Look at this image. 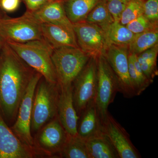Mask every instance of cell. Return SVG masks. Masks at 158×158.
<instances>
[{"mask_svg":"<svg viewBox=\"0 0 158 158\" xmlns=\"http://www.w3.org/2000/svg\"><path fill=\"white\" fill-rule=\"evenodd\" d=\"M143 15L150 22L158 24V0L144 1Z\"/></svg>","mask_w":158,"mask_h":158,"instance_id":"27","label":"cell"},{"mask_svg":"<svg viewBox=\"0 0 158 158\" xmlns=\"http://www.w3.org/2000/svg\"><path fill=\"white\" fill-rule=\"evenodd\" d=\"M27 11H34L38 10L51 0H23Z\"/></svg>","mask_w":158,"mask_h":158,"instance_id":"30","label":"cell"},{"mask_svg":"<svg viewBox=\"0 0 158 158\" xmlns=\"http://www.w3.org/2000/svg\"><path fill=\"white\" fill-rule=\"evenodd\" d=\"M158 28L135 34L128 46L130 54L138 55L158 44Z\"/></svg>","mask_w":158,"mask_h":158,"instance_id":"21","label":"cell"},{"mask_svg":"<svg viewBox=\"0 0 158 158\" xmlns=\"http://www.w3.org/2000/svg\"><path fill=\"white\" fill-rule=\"evenodd\" d=\"M0 40L4 42H45L39 23L27 12L19 17L0 19Z\"/></svg>","mask_w":158,"mask_h":158,"instance_id":"5","label":"cell"},{"mask_svg":"<svg viewBox=\"0 0 158 158\" xmlns=\"http://www.w3.org/2000/svg\"><path fill=\"white\" fill-rule=\"evenodd\" d=\"M60 88L43 77L35 89L31 116V133H36L49 122L58 116Z\"/></svg>","mask_w":158,"mask_h":158,"instance_id":"2","label":"cell"},{"mask_svg":"<svg viewBox=\"0 0 158 158\" xmlns=\"http://www.w3.org/2000/svg\"><path fill=\"white\" fill-rule=\"evenodd\" d=\"M90 158H119L106 133L86 140Z\"/></svg>","mask_w":158,"mask_h":158,"instance_id":"18","label":"cell"},{"mask_svg":"<svg viewBox=\"0 0 158 158\" xmlns=\"http://www.w3.org/2000/svg\"><path fill=\"white\" fill-rule=\"evenodd\" d=\"M73 25L79 48L90 57L104 55L107 46L104 31L100 26L85 21Z\"/></svg>","mask_w":158,"mask_h":158,"instance_id":"10","label":"cell"},{"mask_svg":"<svg viewBox=\"0 0 158 158\" xmlns=\"http://www.w3.org/2000/svg\"><path fill=\"white\" fill-rule=\"evenodd\" d=\"M77 133L79 137L87 140L105 134V125L98 113L95 101L88 105L79 116Z\"/></svg>","mask_w":158,"mask_h":158,"instance_id":"16","label":"cell"},{"mask_svg":"<svg viewBox=\"0 0 158 158\" xmlns=\"http://www.w3.org/2000/svg\"><path fill=\"white\" fill-rule=\"evenodd\" d=\"M42 77L41 74L35 72L21 102L15 121L10 127L15 135L23 144L37 152L31 131V116L34 92L37 84Z\"/></svg>","mask_w":158,"mask_h":158,"instance_id":"9","label":"cell"},{"mask_svg":"<svg viewBox=\"0 0 158 158\" xmlns=\"http://www.w3.org/2000/svg\"><path fill=\"white\" fill-rule=\"evenodd\" d=\"M128 48L111 45L106 48L104 56L116 75L119 91L127 98L135 96L129 74Z\"/></svg>","mask_w":158,"mask_h":158,"instance_id":"11","label":"cell"},{"mask_svg":"<svg viewBox=\"0 0 158 158\" xmlns=\"http://www.w3.org/2000/svg\"><path fill=\"white\" fill-rule=\"evenodd\" d=\"M137 59L144 75L152 83L153 79L156 75V61L145 60L138 55Z\"/></svg>","mask_w":158,"mask_h":158,"instance_id":"28","label":"cell"},{"mask_svg":"<svg viewBox=\"0 0 158 158\" xmlns=\"http://www.w3.org/2000/svg\"><path fill=\"white\" fill-rule=\"evenodd\" d=\"M59 158H90L86 141L78 135H69Z\"/></svg>","mask_w":158,"mask_h":158,"instance_id":"22","label":"cell"},{"mask_svg":"<svg viewBox=\"0 0 158 158\" xmlns=\"http://www.w3.org/2000/svg\"><path fill=\"white\" fill-rule=\"evenodd\" d=\"M60 88L58 118L69 135H77L79 116L73 105L72 86L70 85Z\"/></svg>","mask_w":158,"mask_h":158,"instance_id":"14","label":"cell"},{"mask_svg":"<svg viewBox=\"0 0 158 158\" xmlns=\"http://www.w3.org/2000/svg\"><path fill=\"white\" fill-rule=\"evenodd\" d=\"M158 53V44L151 48L146 50L138 56L143 59L150 61H156Z\"/></svg>","mask_w":158,"mask_h":158,"instance_id":"31","label":"cell"},{"mask_svg":"<svg viewBox=\"0 0 158 158\" xmlns=\"http://www.w3.org/2000/svg\"><path fill=\"white\" fill-rule=\"evenodd\" d=\"M35 72L4 43L0 50V114L8 125L14 124Z\"/></svg>","mask_w":158,"mask_h":158,"instance_id":"1","label":"cell"},{"mask_svg":"<svg viewBox=\"0 0 158 158\" xmlns=\"http://www.w3.org/2000/svg\"><path fill=\"white\" fill-rule=\"evenodd\" d=\"M6 43L28 65L41 74L47 81L58 84L51 57L53 49L46 43L38 40L26 43Z\"/></svg>","mask_w":158,"mask_h":158,"instance_id":"3","label":"cell"},{"mask_svg":"<svg viewBox=\"0 0 158 158\" xmlns=\"http://www.w3.org/2000/svg\"><path fill=\"white\" fill-rule=\"evenodd\" d=\"M27 12L38 23H49L73 30V25L65 14L62 1L51 0L34 11Z\"/></svg>","mask_w":158,"mask_h":158,"instance_id":"17","label":"cell"},{"mask_svg":"<svg viewBox=\"0 0 158 158\" xmlns=\"http://www.w3.org/2000/svg\"><path fill=\"white\" fill-rule=\"evenodd\" d=\"M126 26L135 34L158 28V24L150 22L143 15L130 22Z\"/></svg>","mask_w":158,"mask_h":158,"instance_id":"25","label":"cell"},{"mask_svg":"<svg viewBox=\"0 0 158 158\" xmlns=\"http://www.w3.org/2000/svg\"><path fill=\"white\" fill-rule=\"evenodd\" d=\"M20 2L21 0H0V6L6 12H14L18 9Z\"/></svg>","mask_w":158,"mask_h":158,"instance_id":"29","label":"cell"},{"mask_svg":"<svg viewBox=\"0 0 158 158\" xmlns=\"http://www.w3.org/2000/svg\"><path fill=\"white\" fill-rule=\"evenodd\" d=\"M4 42H3L2 40H0V50H1V49L2 48V46L3 44H4Z\"/></svg>","mask_w":158,"mask_h":158,"instance_id":"32","label":"cell"},{"mask_svg":"<svg viewBox=\"0 0 158 158\" xmlns=\"http://www.w3.org/2000/svg\"><path fill=\"white\" fill-rule=\"evenodd\" d=\"M143 1H145V0H143Z\"/></svg>","mask_w":158,"mask_h":158,"instance_id":"34","label":"cell"},{"mask_svg":"<svg viewBox=\"0 0 158 158\" xmlns=\"http://www.w3.org/2000/svg\"><path fill=\"white\" fill-rule=\"evenodd\" d=\"M86 22L97 25L103 29L114 22L107 7L106 0H100L88 15Z\"/></svg>","mask_w":158,"mask_h":158,"instance_id":"23","label":"cell"},{"mask_svg":"<svg viewBox=\"0 0 158 158\" xmlns=\"http://www.w3.org/2000/svg\"><path fill=\"white\" fill-rule=\"evenodd\" d=\"M58 1H64V0H58Z\"/></svg>","mask_w":158,"mask_h":158,"instance_id":"33","label":"cell"},{"mask_svg":"<svg viewBox=\"0 0 158 158\" xmlns=\"http://www.w3.org/2000/svg\"><path fill=\"white\" fill-rule=\"evenodd\" d=\"M103 30L107 47L113 45L128 48L135 35L119 22L114 21Z\"/></svg>","mask_w":158,"mask_h":158,"instance_id":"20","label":"cell"},{"mask_svg":"<svg viewBox=\"0 0 158 158\" xmlns=\"http://www.w3.org/2000/svg\"><path fill=\"white\" fill-rule=\"evenodd\" d=\"M97 85L95 103L102 120L105 123L108 107L114 101L119 88L118 81L113 69L103 55L97 58Z\"/></svg>","mask_w":158,"mask_h":158,"instance_id":"7","label":"cell"},{"mask_svg":"<svg viewBox=\"0 0 158 158\" xmlns=\"http://www.w3.org/2000/svg\"><path fill=\"white\" fill-rule=\"evenodd\" d=\"M39 23L44 41L52 49L61 47L79 48L73 30L52 23Z\"/></svg>","mask_w":158,"mask_h":158,"instance_id":"15","label":"cell"},{"mask_svg":"<svg viewBox=\"0 0 158 158\" xmlns=\"http://www.w3.org/2000/svg\"><path fill=\"white\" fill-rule=\"evenodd\" d=\"M51 57L60 87L72 85L90 58L79 48L73 47L53 49Z\"/></svg>","mask_w":158,"mask_h":158,"instance_id":"4","label":"cell"},{"mask_svg":"<svg viewBox=\"0 0 158 158\" xmlns=\"http://www.w3.org/2000/svg\"><path fill=\"white\" fill-rule=\"evenodd\" d=\"M97 60L90 57L72 84L73 105L78 116L95 101L97 85Z\"/></svg>","mask_w":158,"mask_h":158,"instance_id":"6","label":"cell"},{"mask_svg":"<svg viewBox=\"0 0 158 158\" xmlns=\"http://www.w3.org/2000/svg\"><path fill=\"white\" fill-rule=\"evenodd\" d=\"M130 0H106L107 7L114 21L119 22Z\"/></svg>","mask_w":158,"mask_h":158,"instance_id":"26","label":"cell"},{"mask_svg":"<svg viewBox=\"0 0 158 158\" xmlns=\"http://www.w3.org/2000/svg\"><path fill=\"white\" fill-rule=\"evenodd\" d=\"M105 133L118 152L119 158H140L141 155L124 128L108 113L105 121Z\"/></svg>","mask_w":158,"mask_h":158,"instance_id":"13","label":"cell"},{"mask_svg":"<svg viewBox=\"0 0 158 158\" xmlns=\"http://www.w3.org/2000/svg\"><path fill=\"white\" fill-rule=\"evenodd\" d=\"M41 157L35 150L23 144L0 114V158Z\"/></svg>","mask_w":158,"mask_h":158,"instance_id":"12","label":"cell"},{"mask_svg":"<svg viewBox=\"0 0 158 158\" xmlns=\"http://www.w3.org/2000/svg\"><path fill=\"white\" fill-rule=\"evenodd\" d=\"M68 135L57 116L36 133L34 146L42 157L59 158Z\"/></svg>","mask_w":158,"mask_h":158,"instance_id":"8","label":"cell"},{"mask_svg":"<svg viewBox=\"0 0 158 158\" xmlns=\"http://www.w3.org/2000/svg\"><path fill=\"white\" fill-rule=\"evenodd\" d=\"M100 0H64L65 14L72 23L85 21L90 11Z\"/></svg>","mask_w":158,"mask_h":158,"instance_id":"19","label":"cell"},{"mask_svg":"<svg viewBox=\"0 0 158 158\" xmlns=\"http://www.w3.org/2000/svg\"><path fill=\"white\" fill-rule=\"evenodd\" d=\"M143 0H130L124 9L119 23L126 26L127 23L143 14Z\"/></svg>","mask_w":158,"mask_h":158,"instance_id":"24","label":"cell"}]
</instances>
